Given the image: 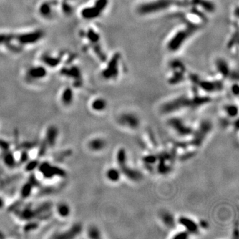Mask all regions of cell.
Segmentation results:
<instances>
[{
    "instance_id": "6da1fadb",
    "label": "cell",
    "mask_w": 239,
    "mask_h": 239,
    "mask_svg": "<svg viewBox=\"0 0 239 239\" xmlns=\"http://www.w3.org/2000/svg\"><path fill=\"white\" fill-rule=\"evenodd\" d=\"M211 102V98L208 97L195 94L193 98H189L183 95L163 104L161 107V111L163 114H169L187 108L195 110Z\"/></svg>"
},
{
    "instance_id": "7a4b0ae2",
    "label": "cell",
    "mask_w": 239,
    "mask_h": 239,
    "mask_svg": "<svg viewBox=\"0 0 239 239\" xmlns=\"http://www.w3.org/2000/svg\"><path fill=\"white\" fill-rule=\"evenodd\" d=\"M116 162L118 163L119 170L122 174L126 176L132 181H140L143 178L142 173L136 169L131 167L127 163V154L124 148H120L117 153Z\"/></svg>"
},
{
    "instance_id": "3957f363",
    "label": "cell",
    "mask_w": 239,
    "mask_h": 239,
    "mask_svg": "<svg viewBox=\"0 0 239 239\" xmlns=\"http://www.w3.org/2000/svg\"><path fill=\"white\" fill-rule=\"evenodd\" d=\"M199 25L190 23V24L187 25V27H185L184 29L179 31L173 36V38L168 43L167 48L169 50L171 51H177L183 45L184 42L189 37L193 35L199 29Z\"/></svg>"
},
{
    "instance_id": "277c9868",
    "label": "cell",
    "mask_w": 239,
    "mask_h": 239,
    "mask_svg": "<svg viewBox=\"0 0 239 239\" xmlns=\"http://www.w3.org/2000/svg\"><path fill=\"white\" fill-rule=\"evenodd\" d=\"M213 129V124L208 120H203L195 130L191 134L192 139L189 144L192 146L200 147Z\"/></svg>"
},
{
    "instance_id": "5b68a950",
    "label": "cell",
    "mask_w": 239,
    "mask_h": 239,
    "mask_svg": "<svg viewBox=\"0 0 239 239\" xmlns=\"http://www.w3.org/2000/svg\"><path fill=\"white\" fill-rule=\"evenodd\" d=\"M173 4V0H155L142 4L137 10L140 14L142 15L155 14L167 9Z\"/></svg>"
},
{
    "instance_id": "8992f818",
    "label": "cell",
    "mask_w": 239,
    "mask_h": 239,
    "mask_svg": "<svg viewBox=\"0 0 239 239\" xmlns=\"http://www.w3.org/2000/svg\"><path fill=\"white\" fill-rule=\"evenodd\" d=\"M167 124L177 134L182 137L191 136L194 130L191 126H188L182 119L177 118V117L169 119Z\"/></svg>"
},
{
    "instance_id": "52a82bcc",
    "label": "cell",
    "mask_w": 239,
    "mask_h": 239,
    "mask_svg": "<svg viewBox=\"0 0 239 239\" xmlns=\"http://www.w3.org/2000/svg\"><path fill=\"white\" fill-rule=\"evenodd\" d=\"M118 122L122 126L130 130H136L139 128L140 125V120L139 117L135 114L130 112L121 114L118 119Z\"/></svg>"
},
{
    "instance_id": "ba28073f",
    "label": "cell",
    "mask_w": 239,
    "mask_h": 239,
    "mask_svg": "<svg viewBox=\"0 0 239 239\" xmlns=\"http://www.w3.org/2000/svg\"><path fill=\"white\" fill-rule=\"evenodd\" d=\"M120 59V54L116 53L109 62L107 68L103 72V76L105 79H115L118 75L119 62Z\"/></svg>"
},
{
    "instance_id": "9c48e42d",
    "label": "cell",
    "mask_w": 239,
    "mask_h": 239,
    "mask_svg": "<svg viewBox=\"0 0 239 239\" xmlns=\"http://www.w3.org/2000/svg\"><path fill=\"white\" fill-rule=\"evenodd\" d=\"M194 84H197L202 90L207 92H216L220 91L223 88V83L219 80H214V81H209V80H201L198 77L197 78Z\"/></svg>"
},
{
    "instance_id": "30bf717a",
    "label": "cell",
    "mask_w": 239,
    "mask_h": 239,
    "mask_svg": "<svg viewBox=\"0 0 239 239\" xmlns=\"http://www.w3.org/2000/svg\"><path fill=\"white\" fill-rule=\"evenodd\" d=\"M178 223L185 228V230L190 235H197L199 233L200 227L199 224L193 219L187 217H181L179 218Z\"/></svg>"
},
{
    "instance_id": "8fae6325",
    "label": "cell",
    "mask_w": 239,
    "mask_h": 239,
    "mask_svg": "<svg viewBox=\"0 0 239 239\" xmlns=\"http://www.w3.org/2000/svg\"><path fill=\"white\" fill-rule=\"evenodd\" d=\"M191 2L195 6H201L204 10L209 13L214 12L216 9L215 4L210 0H192Z\"/></svg>"
},
{
    "instance_id": "7c38bea8",
    "label": "cell",
    "mask_w": 239,
    "mask_h": 239,
    "mask_svg": "<svg viewBox=\"0 0 239 239\" xmlns=\"http://www.w3.org/2000/svg\"><path fill=\"white\" fill-rule=\"evenodd\" d=\"M106 143L105 140L102 138H99V137L92 139L88 143V147H89L90 150L94 152L102 151L106 147Z\"/></svg>"
},
{
    "instance_id": "4fadbf2b",
    "label": "cell",
    "mask_w": 239,
    "mask_h": 239,
    "mask_svg": "<svg viewBox=\"0 0 239 239\" xmlns=\"http://www.w3.org/2000/svg\"><path fill=\"white\" fill-rule=\"evenodd\" d=\"M122 173L118 168L111 167L106 171V177L110 182L117 183L120 180Z\"/></svg>"
},
{
    "instance_id": "5bb4252c",
    "label": "cell",
    "mask_w": 239,
    "mask_h": 239,
    "mask_svg": "<svg viewBox=\"0 0 239 239\" xmlns=\"http://www.w3.org/2000/svg\"><path fill=\"white\" fill-rule=\"evenodd\" d=\"M160 219L166 227L172 228L175 226V219L173 215L168 211H163L160 214Z\"/></svg>"
},
{
    "instance_id": "9a60e30c",
    "label": "cell",
    "mask_w": 239,
    "mask_h": 239,
    "mask_svg": "<svg viewBox=\"0 0 239 239\" xmlns=\"http://www.w3.org/2000/svg\"><path fill=\"white\" fill-rule=\"evenodd\" d=\"M216 67L217 71L224 77H227L230 75L229 66L225 60L218 59L216 62Z\"/></svg>"
},
{
    "instance_id": "2e32d148",
    "label": "cell",
    "mask_w": 239,
    "mask_h": 239,
    "mask_svg": "<svg viewBox=\"0 0 239 239\" xmlns=\"http://www.w3.org/2000/svg\"><path fill=\"white\" fill-rule=\"evenodd\" d=\"M102 12L100 9H98L97 7H89V8L85 9L83 11V16L87 18V19H93L98 17Z\"/></svg>"
},
{
    "instance_id": "e0dca14e",
    "label": "cell",
    "mask_w": 239,
    "mask_h": 239,
    "mask_svg": "<svg viewBox=\"0 0 239 239\" xmlns=\"http://www.w3.org/2000/svg\"><path fill=\"white\" fill-rule=\"evenodd\" d=\"M106 106H107V102L102 98H97L92 103V108L97 112L104 110Z\"/></svg>"
},
{
    "instance_id": "ac0fdd59",
    "label": "cell",
    "mask_w": 239,
    "mask_h": 239,
    "mask_svg": "<svg viewBox=\"0 0 239 239\" xmlns=\"http://www.w3.org/2000/svg\"><path fill=\"white\" fill-rule=\"evenodd\" d=\"M183 71H175L172 77L170 79V83L171 84H178V83L182 82L184 79V76Z\"/></svg>"
},
{
    "instance_id": "d6986e66",
    "label": "cell",
    "mask_w": 239,
    "mask_h": 239,
    "mask_svg": "<svg viewBox=\"0 0 239 239\" xmlns=\"http://www.w3.org/2000/svg\"><path fill=\"white\" fill-rule=\"evenodd\" d=\"M224 109L226 114L229 118H234V117L237 116L238 108L234 104H228L225 106Z\"/></svg>"
},
{
    "instance_id": "ffe728a7",
    "label": "cell",
    "mask_w": 239,
    "mask_h": 239,
    "mask_svg": "<svg viewBox=\"0 0 239 239\" xmlns=\"http://www.w3.org/2000/svg\"><path fill=\"white\" fill-rule=\"evenodd\" d=\"M57 213L61 217H67L70 214V208L65 203H61L57 207Z\"/></svg>"
},
{
    "instance_id": "44dd1931",
    "label": "cell",
    "mask_w": 239,
    "mask_h": 239,
    "mask_svg": "<svg viewBox=\"0 0 239 239\" xmlns=\"http://www.w3.org/2000/svg\"><path fill=\"white\" fill-rule=\"evenodd\" d=\"M57 133V130L54 127H52V128L49 129L47 132V141L50 145L54 144V141L56 140Z\"/></svg>"
},
{
    "instance_id": "7402d4cb",
    "label": "cell",
    "mask_w": 239,
    "mask_h": 239,
    "mask_svg": "<svg viewBox=\"0 0 239 239\" xmlns=\"http://www.w3.org/2000/svg\"><path fill=\"white\" fill-rule=\"evenodd\" d=\"M88 235L90 238H100L101 237L99 229L94 226L89 228L88 231Z\"/></svg>"
},
{
    "instance_id": "603a6c76",
    "label": "cell",
    "mask_w": 239,
    "mask_h": 239,
    "mask_svg": "<svg viewBox=\"0 0 239 239\" xmlns=\"http://www.w3.org/2000/svg\"><path fill=\"white\" fill-rule=\"evenodd\" d=\"M157 160V157L156 155H148L143 158V161L147 165H152L153 164L156 163Z\"/></svg>"
},
{
    "instance_id": "cb8c5ba5",
    "label": "cell",
    "mask_w": 239,
    "mask_h": 239,
    "mask_svg": "<svg viewBox=\"0 0 239 239\" xmlns=\"http://www.w3.org/2000/svg\"><path fill=\"white\" fill-rule=\"evenodd\" d=\"M171 67H172V69L174 70L178 69V70H179V71H181L183 72L185 71V67H184L183 64L181 63V62H180L179 61H177V60H175V61H173L172 63H171Z\"/></svg>"
},
{
    "instance_id": "d4e9b609",
    "label": "cell",
    "mask_w": 239,
    "mask_h": 239,
    "mask_svg": "<svg viewBox=\"0 0 239 239\" xmlns=\"http://www.w3.org/2000/svg\"><path fill=\"white\" fill-rule=\"evenodd\" d=\"M108 0H97L95 3V6L98 9H100L101 11H102L108 5Z\"/></svg>"
},
{
    "instance_id": "484cf974",
    "label": "cell",
    "mask_w": 239,
    "mask_h": 239,
    "mask_svg": "<svg viewBox=\"0 0 239 239\" xmlns=\"http://www.w3.org/2000/svg\"><path fill=\"white\" fill-rule=\"evenodd\" d=\"M189 236H190V234H189L187 230H185L177 233L176 235L173 236V238L177 239H185L188 238L189 237Z\"/></svg>"
},
{
    "instance_id": "4316f807",
    "label": "cell",
    "mask_w": 239,
    "mask_h": 239,
    "mask_svg": "<svg viewBox=\"0 0 239 239\" xmlns=\"http://www.w3.org/2000/svg\"><path fill=\"white\" fill-rule=\"evenodd\" d=\"M63 102L66 104H69L72 100V93L70 90H67L63 96Z\"/></svg>"
},
{
    "instance_id": "83f0119b",
    "label": "cell",
    "mask_w": 239,
    "mask_h": 239,
    "mask_svg": "<svg viewBox=\"0 0 239 239\" xmlns=\"http://www.w3.org/2000/svg\"><path fill=\"white\" fill-rule=\"evenodd\" d=\"M31 185H25L24 187L23 188L22 190V195L24 197H27L29 195L31 192Z\"/></svg>"
},
{
    "instance_id": "f1b7e54d",
    "label": "cell",
    "mask_w": 239,
    "mask_h": 239,
    "mask_svg": "<svg viewBox=\"0 0 239 239\" xmlns=\"http://www.w3.org/2000/svg\"><path fill=\"white\" fill-rule=\"evenodd\" d=\"M232 92L235 95L237 96L238 94V92H239V88H238V85L237 84H235L232 87Z\"/></svg>"
},
{
    "instance_id": "f546056e",
    "label": "cell",
    "mask_w": 239,
    "mask_h": 239,
    "mask_svg": "<svg viewBox=\"0 0 239 239\" xmlns=\"http://www.w3.org/2000/svg\"><path fill=\"white\" fill-rule=\"evenodd\" d=\"M3 205H4V201L2 200L1 198H0V209L3 207Z\"/></svg>"
}]
</instances>
